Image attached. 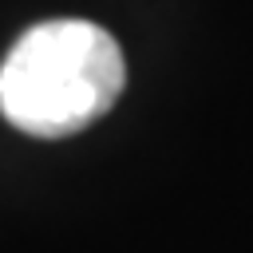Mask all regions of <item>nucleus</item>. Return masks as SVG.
Returning a JSON list of instances; mask_svg holds the SVG:
<instances>
[{"label": "nucleus", "mask_w": 253, "mask_h": 253, "mask_svg": "<svg viewBox=\"0 0 253 253\" xmlns=\"http://www.w3.org/2000/svg\"><path fill=\"white\" fill-rule=\"evenodd\" d=\"M126 63L111 32L87 20L28 28L0 63V115L36 138H63L111 111Z\"/></svg>", "instance_id": "nucleus-1"}]
</instances>
